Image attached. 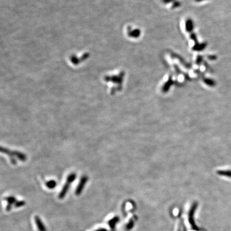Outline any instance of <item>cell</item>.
Here are the masks:
<instances>
[{
    "label": "cell",
    "instance_id": "8fae6325",
    "mask_svg": "<svg viewBox=\"0 0 231 231\" xmlns=\"http://www.w3.org/2000/svg\"><path fill=\"white\" fill-rule=\"evenodd\" d=\"M26 204V202L24 201H17L15 203V207H23Z\"/></svg>",
    "mask_w": 231,
    "mask_h": 231
},
{
    "label": "cell",
    "instance_id": "8992f818",
    "mask_svg": "<svg viewBox=\"0 0 231 231\" xmlns=\"http://www.w3.org/2000/svg\"><path fill=\"white\" fill-rule=\"evenodd\" d=\"M4 200L8 203L7 206L6 207V210L7 211H10L12 207V205L13 204L15 205V203L17 201L16 199L14 196H8L4 198Z\"/></svg>",
    "mask_w": 231,
    "mask_h": 231
},
{
    "label": "cell",
    "instance_id": "7c38bea8",
    "mask_svg": "<svg viewBox=\"0 0 231 231\" xmlns=\"http://www.w3.org/2000/svg\"><path fill=\"white\" fill-rule=\"evenodd\" d=\"M109 231L107 230H106L105 229H104V228H101V229H97V230H96V231Z\"/></svg>",
    "mask_w": 231,
    "mask_h": 231
},
{
    "label": "cell",
    "instance_id": "6da1fadb",
    "mask_svg": "<svg viewBox=\"0 0 231 231\" xmlns=\"http://www.w3.org/2000/svg\"><path fill=\"white\" fill-rule=\"evenodd\" d=\"M1 152H4V153H5V154L9 156L11 162L13 165H15L17 163L15 158H17V159L18 160H21L23 162L26 160V156L23 153L17 152V151H11L9 149H6V148H3L2 147L1 148Z\"/></svg>",
    "mask_w": 231,
    "mask_h": 231
},
{
    "label": "cell",
    "instance_id": "ba28073f",
    "mask_svg": "<svg viewBox=\"0 0 231 231\" xmlns=\"http://www.w3.org/2000/svg\"><path fill=\"white\" fill-rule=\"evenodd\" d=\"M217 173L219 176L231 178V170H219L217 171Z\"/></svg>",
    "mask_w": 231,
    "mask_h": 231
},
{
    "label": "cell",
    "instance_id": "5b68a950",
    "mask_svg": "<svg viewBox=\"0 0 231 231\" xmlns=\"http://www.w3.org/2000/svg\"><path fill=\"white\" fill-rule=\"evenodd\" d=\"M34 220H35V222L36 224L37 228L38 229L39 231H47L46 226H45L44 224L43 223V222L41 220V219L39 216H36L34 217Z\"/></svg>",
    "mask_w": 231,
    "mask_h": 231
},
{
    "label": "cell",
    "instance_id": "30bf717a",
    "mask_svg": "<svg viewBox=\"0 0 231 231\" xmlns=\"http://www.w3.org/2000/svg\"><path fill=\"white\" fill-rule=\"evenodd\" d=\"M134 224H135L134 221H133V219H131V220L129 221V223L126 225V230H127V231H129V230H131V229H133V227H134Z\"/></svg>",
    "mask_w": 231,
    "mask_h": 231
},
{
    "label": "cell",
    "instance_id": "9c48e42d",
    "mask_svg": "<svg viewBox=\"0 0 231 231\" xmlns=\"http://www.w3.org/2000/svg\"><path fill=\"white\" fill-rule=\"evenodd\" d=\"M46 185L49 189H54L56 186V182L54 180H50L47 182Z\"/></svg>",
    "mask_w": 231,
    "mask_h": 231
},
{
    "label": "cell",
    "instance_id": "3957f363",
    "mask_svg": "<svg viewBox=\"0 0 231 231\" xmlns=\"http://www.w3.org/2000/svg\"><path fill=\"white\" fill-rule=\"evenodd\" d=\"M197 206H198V203L197 202H195L193 203V205H192V207L191 208L189 212V219H189V223L191 225L193 230H194L195 231H199L200 230V229H199L197 226L196 225V224L195 223L194 220V213L197 209Z\"/></svg>",
    "mask_w": 231,
    "mask_h": 231
},
{
    "label": "cell",
    "instance_id": "7a4b0ae2",
    "mask_svg": "<svg viewBox=\"0 0 231 231\" xmlns=\"http://www.w3.org/2000/svg\"><path fill=\"white\" fill-rule=\"evenodd\" d=\"M76 178V174L74 173H71L68 177L65 184H64L62 189L61 190L60 194L58 195V198L60 199H63L65 197L66 194L68 192V190L70 187L71 183L74 181Z\"/></svg>",
    "mask_w": 231,
    "mask_h": 231
},
{
    "label": "cell",
    "instance_id": "277c9868",
    "mask_svg": "<svg viewBox=\"0 0 231 231\" xmlns=\"http://www.w3.org/2000/svg\"><path fill=\"white\" fill-rule=\"evenodd\" d=\"M88 180V178L86 176L82 177L80 179V180L78 186L77 187V188L76 189V191H75V194L76 195H79L81 194Z\"/></svg>",
    "mask_w": 231,
    "mask_h": 231
},
{
    "label": "cell",
    "instance_id": "52a82bcc",
    "mask_svg": "<svg viewBox=\"0 0 231 231\" xmlns=\"http://www.w3.org/2000/svg\"><path fill=\"white\" fill-rule=\"evenodd\" d=\"M119 218L118 216H116L108 221V224L113 231H114L115 230L116 225L119 222Z\"/></svg>",
    "mask_w": 231,
    "mask_h": 231
}]
</instances>
